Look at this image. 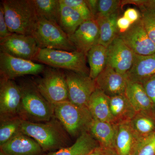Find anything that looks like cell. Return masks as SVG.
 <instances>
[{"instance_id": "obj_1", "label": "cell", "mask_w": 155, "mask_h": 155, "mask_svg": "<svg viewBox=\"0 0 155 155\" xmlns=\"http://www.w3.org/2000/svg\"><path fill=\"white\" fill-rule=\"evenodd\" d=\"M21 131L30 137L40 145L44 151L65 147L68 139L66 132L58 120L34 122L23 120Z\"/></svg>"}, {"instance_id": "obj_2", "label": "cell", "mask_w": 155, "mask_h": 155, "mask_svg": "<svg viewBox=\"0 0 155 155\" xmlns=\"http://www.w3.org/2000/svg\"><path fill=\"white\" fill-rule=\"evenodd\" d=\"M1 4L9 31L31 35L38 20L33 0H3Z\"/></svg>"}, {"instance_id": "obj_3", "label": "cell", "mask_w": 155, "mask_h": 155, "mask_svg": "<svg viewBox=\"0 0 155 155\" xmlns=\"http://www.w3.org/2000/svg\"><path fill=\"white\" fill-rule=\"evenodd\" d=\"M19 85L22 95L21 116L24 120L41 122L54 118V106L42 95L33 81H23Z\"/></svg>"}, {"instance_id": "obj_4", "label": "cell", "mask_w": 155, "mask_h": 155, "mask_svg": "<svg viewBox=\"0 0 155 155\" xmlns=\"http://www.w3.org/2000/svg\"><path fill=\"white\" fill-rule=\"evenodd\" d=\"M33 61L56 69L89 76L90 69L87 65V55L78 51L39 48Z\"/></svg>"}, {"instance_id": "obj_5", "label": "cell", "mask_w": 155, "mask_h": 155, "mask_svg": "<svg viewBox=\"0 0 155 155\" xmlns=\"http://www.w3.org/2000/svg\"><path fill=\"white\" fill-rule=\"evenodd\" d=\"M54 116L69 135L79 136L88 131L93 118L88 109L79 107L69 101L54 105Z\"/></svg>"}, {"instance_id": "obj_6", "label": "cell", "mask_w": 155, "mask_h": 155, "mask_svg": "<svg viewBox=\"0 0 155 155\" xmlns=\"http://www.w3.org/2000/svg\"><path fill=\"white\" fill-rule=\"evenodd\" d=\"M40 49L50 48L68 51H76L69 36L57 23L38 17L31 35Z\"/></svg>"}, {"instance_id": "obj_7", "label": "cell", "mask_w": 155, "mask_h": 155, "mask_svg": "<svg viewBox=\"0 0 155 155\" xmlns=\"http://www.w3.org/2000/svg\"><path fill=\"white\" fill-rule=\"evenodd\" d=\"M42 77L33 81L42 95L53 106L69 101L68 88L64 72L46 67Z\"/></svg>"}, {"instance_id": "obj_8", "label": "cell", "mask_w": 155, "mask_h": 155, "mask_svg": "<svg viewBox=\"0 0 155 155\" xmlns=\"http://www.w3.org/2000/svg\"><path fill=\"white\" fill-rule=\"evenodd\" d=\"M45 67L44 64L0 53L1 78L14 80L24 75H38L42 73Z\"/></svg>"}, {"instance_id": "obj_9", "label": "cell", "mask_w": 155, "mask_h": 155, "mask_svg": "<svg viewBox=\"0 0 155 155\" xmlns=\"http://www.w3.org/2000/svg\"><path fill=\"white\" fill-rule=\"evenodd\" d=\"M64 73L69 101L79 107L87 108L90 98L97 89L94 80L88 75L72 71L66 70Z\"/></svg>"}, {"instance_id": "obj_10", "label": "cell", "mask_w": 155, "mask_h": 155, "mask_svg": "<svg viewBox=\"0 0 155 155\" xmlns=\"http://www.w3.org/2000/svg\"><path fill=\"white\" fill-rule=\"evenodd\" d=\"M1 51L16 58L33 61L39 48L31 35L12 33L0 40Z\"/></svg>"}, {"instance_id": "obj_11", "label": "cell", "mask_w": 155, "mask_h": 155, "mask_svg": "<svg viewBox=\"0 0 155 155\" xmlns=\"http://www.w3.org/2000/svg\"><path fill=\"white\" fill-rule=\"evenodd\" d=\"M21 103L22 95L19 84H17L14 80L1 78V118L21 116Z\"/></svg>"}, {"instance_id": "obj_12", "label": "cell", "mask_w": 155, "mask_h": 155, "mask_svg": "<svg viewBox=\"0 0 155 155\" xmlns=\"http://www.w3.org/2000/svg\"><path fill=\"white\" fill-rule=\"evenodd\" d=\"M125 44L136 54L149 55L155 53V45L150 38L141 18L123 33H119Z\"/></svg>"}, {"instance_id": "obj_13", "label": "cell", "mask_w": 155, "mask_h": 155, "mask_svg": "<svg viewBox=\"0 0 155 155\" xmlns=\"http://www.w3.org/2000/svg\"><path fill=\"white\" fill-rule=\"evenodd\" d=\"M136 54L117 36L107 49L106 66L123 75H127L131 69Z\"/></svg>"}, {"instance_id": "obj_14", "label": "cell", "mask_w": 155, "mask_h": 155, "mask_svg": "<svg viewBox=\"0 0 155 155\" xmlns=\"http://www.w3.org/2000/svg\"><path fill=\"white\" fill-rule=\"evenodd\" d=\"M99 35L96 20L91 19L84 21L74 33L68 36L76 51L87 55L89 50L98 44Z\"/></svg>"}, {"instance_id": "obj_15", "label": "cell", "mask_w": 155, "mask_h": 155, "mask_svg": "<svg viewBox=\"0 0 155 155\" xmlns=\"http://www.w3.org/2000/svg\"><path fill=\"white\" fill-rule=\"evenodd\" d=\"M94 81L97 88L110 97L125 94L127 75L120 74L111 67L106 66Z\"/></svg>"}, {"instance_id": "obj_16", "label": "cell", "mask_w": 155, "mask_h": 155, "mask_svg": "<svg viewBox=\"0 0 155 155\" xmlns=\"http://www.w3.org/2000/svg\"><path fill=\"white\" fill-rule=\"evenodd\" d=\"M0 147L7 155H41L44 151L35 140L22 132Z\"/></svg>"}, {"instance_id": "obj_17", "label": "cell", "mask_w": 155, "mask_h": 155, "mask_svg": "<svg viewBox=\"0 0 155 155\" xmlns=\"http://www.w3.org/2000/svg\"><path fill=\"white\" fill-rule=\"evenodd\" d=\"M115 149L118 155H131L140 138L129 122L116 124Z\"/></svg>"}, {"instance_id": "obj_18", "label": "cell", "mask_w": 155, "mask_h": 155, "mask_svg": "<svg viewBox=\"0 0 155 155\" xmlns=\"http://www.w3.org/2000/svg\"><path fill=\"white\" fill-rule=\"evenodd\" d=\"M155 75V53L149 55L135 54L131 69L127 74V80L141 82Z\"/></svg>"}, {"instance_id": "obj_19", "label": "cell", "mask_w": 155, "mask_h": 155, "mask_svg": "<svg viewBox=\"0 0 155 155\" xmlns=\"http://www.w3.org/2000/svg\"><path fill=\"white\" fill-rule=\"evenodd\" d=\"M125 95L136 113H153L152 104L142 84L127 80Z\"/></svg>"}, {"instance_id": "obj_20", "label": "cell", "mask_w": 155, "mask_h": 155, "mask_svg": "<svg viewBox=\"0 0 155 155\" xmlns=\"http://www.w3.org/2000/svg\"><path fill=\"white\" fill-rule=\"evenodd\" d=\"M87 108L94 119L115 124L110 109V97L99 89L91 95Z\"/></svg>"}, {"instance_id": "obj_21", "label": "cell", "mask_w": 155, "mask_h": 155, "mask_svg": "<svg viewBox=\"0 0 155 155\" xmlns=\"http://www.w3.org/2000/svg\"><path fill=\"white\" fill-rule=\"evenodd\" d=\"M116 127V124L93 119L88 132L101 146L115 149Z\"/></svg>"}, {"instance_id": "obj_22", "label": "cell", "mask_w": 155, "mask_h": 155, "mask_svg": "<svg viewBox=\"0 0 155 155\" xmlns=\"http://www.w3.org/2000/svg\"><path fill=\"white\" fill-rule=\"evenodd\" d=\"M100 146L89 132L85 131L78 137L75 143L71 146L51 152L47 155H88Z\"/></svg>"}, {"instance_id": "obj_23", "label": "cell", "mask_w": 155, "mask_h": 155, "mask_svg": "<svg viewBox=\"0 0 155 155\" xmlns=\"http://www.w3.org/2000/svg\"><path fill=\"white\" fill-rule=\"evenodd\" d=\"M110 106L115 124L129 122L136 114L125 94L110 97Z\"/></svg>"}, {"instance_id": "obj_24", "label": "cell", "mask_w": 155, "mask_h": 155, "mask_svg": "<svg viewBox=\"0 0 155 155\" xmlns=\"http://www.w3.org/2000/svg\"><path fill=\"white\" fill-rule=\"evenodd\" d=\"M119 16L118 11L109 17H98L96 19L99 28L98 44L107 48L118 36L119 30L117 22Z\"/></svg>"}, {"instance_id": "obj_25", "label": "cell", "mask_w": 155, "mask_h": 155, "mask_svg": "<svg viewBox=\"0 0 155 155\" xmlns=\"http://www.w3.org/2000/svg\"><path fill=\"white\" fill-rule=\"evenodd\" d=\"M107 48L97 44L87 53V61L89 65L90 77L95 79L104 70L107 64Z\"/></svg>"}, {"instance_id": "obj_26", "label": "cell", "mask_w": 155, "mask_h": 155, "mask_svg": "<svg viewBox=\"0 0 155 155\" xmlns=\"http://www.w3.org/2000/svg\"><path fill=\"white\" fill-rule=\"evenodd\" d=\"M60 1L61 9L59 25L68 35H70L84 20L76 11L62 2L61 0Z\"/></svg>"}, {"instance_id": "obj_27", "label": "cell", "mask_w": 155, "mask_h": 155, "mask_svg": "<svg viewBox=\"0 0 155 155\" xmlns=\"http://www.w3.org/2000/svg\"><path fill=\"white\" fill-rule=\"evenodd\" d=\"M131 127L140 138L155 132V114L140 112L129 121Z\"/></svg>"}, {"instance_id": "obj_28", "label": "cell", "mask_w": 155, "mask_h": 155, "mask_svg": "<svg viewBox=\"0 0 155 155\" xmlns=\"http://www.w3.org/2000/svg\"><path fill=\"white\" fill-rule=\"evenodd\" d=\"M33 2L38 17H42L59 25L60 0H33Z\"/></svg>"}, {"instance_id": "obj_29", "label": "cell", "mask_w": 155, "mask_h": 155, "mask_svg": "<svg viewBox=\"0 0 155 155\" xmlns=\"http://www.w3.org/2000/svg\"><path fill=\"white\" fill-rule=\"evenodd\" d=\"M23 120L22 117L19 116L1 118L0 146L21 132V126Z\"/></svg>"}, {"instance_id": "obj_30", "label": "cell", "mask_w": 155, "mask_h": 155, "mask_svg": "<svg viewBox=\"0 0 155 155\" xmlns=\"http://www.w3.org/2000/svg\"><path fill=\"white\" fill-rule=\"evenodd\" d=\"M141 19L150 38L155 45V8L149 7L140 8Z\"/></svg>"}, {"instance_id": "obj_31", "label": "cell", "mask_w": 155, "mask_h": 155, "mask_svg": "<svg viewBox=\"0 0 155 155\" xmlns=\"http://www.w3.org/2000/svg\"><path fill=\"white\" fill-rule=\"evenodd\" d=\"M131 155H155V132L140 139Z\"/></svg>"}, {"instance_id": "obj_32", "label": "cell", "mask_w": 155, "mask_h": 155, "mask_svg": "<svg viewBox=\"0 0 155 155\" xmlns=\"http://www.w3.org/2000/svg\"><path fill=\"white\" fill-rule=\"evenodd\" d=\"M121 2L119 0H99L97 18L109 17L118 12L121 8Z\"/></svg>"}, {"instance_id": "obj_33", "label": "cell", "mask_w": 155, "mask_h": 155, "mask_svg": "<svg viewBox=\"0 0 155 155\" xmlns=\"http://www.w3.org/2000/svg\"><path fill=\"white\" fill-rule=\"evenodd\" d=\"M61 1L78 12L84 21L93 19L85 0H61Z\"/></svg>"}, {"instance_id": "obj_34", "label": "cell", "mask_w": 155, "mask_h": 155, "mask_svg": "<svg viewBox=\"0 0 155 155\" xmlns=\"http://www.w3.org/2000/svg\"><path fill=\"white\" fill-rule=\"evenodd\" d=\"M141 84L151 101L153 111L155 114V75L145 79Z\"/></svg>"}, {"instance_id": "obj_35", "label": "cell", "mask_w": 155, "mask_h": 155, "mask_svg": "<svg viewBox=\"0 0 155 155\" xmlns=\"http://www.w3.org/2000/svg\"><path fill=\"white\" fill-rule=\"evenodd\" d=\"M12 34L9 31L5 19L4 9L0 5V40L8 37Z\"/></svg>"}, {"instance_id": "obj_36", "label": "cell", "mask_w": 155, "mask_h": 155, "mask_svg": "<svg viewBox=\"0 0 155 155\" xmlns=\"http://www.w3.org/2000/svg\"><path fill=\"white\" fill-rule=\"evenodd\" d=\"M123 16L127 18L132 24L138 21L141 17L139 12L133 8L127 9L124 12Z\"/></svg>"}, {"instance_id": "obj_37", "label": "cell", "mask_w": 155, "mask_h": 155, "mask_svg": "<svg viewBox=\"0 0 155 155\" xmlns=\"http://www.w3.org/2000/svg\"><path fill=\"white\" fill-rule=\"evenodd\" d=\"M88 155H118L114 149L100 146Z\"/></svg>"}, {"instance_id": "obj_38", "label": "cell", "mask_w": 155, "mask_h": 155, "mask_svg": "<svg viewBox=\"0 0 155 155\" xmlns=\"http://www.w3.org/2000/svg\"><path fill=\"white\" fill-rule=\"evenodd\" d=\"M117 23L119 33H123L128 30L132 25L130 21L124 16L119 17Z\"/></svg>"}, {"instance_id": "obj_39", "label": "cell", "mask_w": 155, "mask_h": 155, "mask_svg": "<svg viewBox=\"0 0 155 155\" xmlns=\"http://www.w3.org/2000/svg\"><path fill=\"white\" fill-rule=\"evenodd\" d=\"M94 19L96 20L98 14V0H85Z\"/></svg>"}, {"instance_id": "obj_40", "label": "cell", "mask_w": 155, "mask_h": 155, "mask_svg": "<svg viewBox=\"0 0 155 155\" xmlns=\"http://www.w3.org/2000/svg\"><path fill=\"white\" fill-rule=\"evenodd\" d=\"M143 7L154 8H155V0H145Z\"/></svg>"}, {"instance_id": "obj_41", "label": "cell", "mask_w": 155, "mask_h": 155, "mask_svg": "<svg viewBox=\"0 0 155 155\" xmlns=\"http://www.w3.org/2000/svg\"><path fill=\"white\" fill-rule=\"evenodd\" d=\"M0 155H6L5 154V153H3L2 151L1 150V151H0Z\"/></svg>"}]
</instances>
